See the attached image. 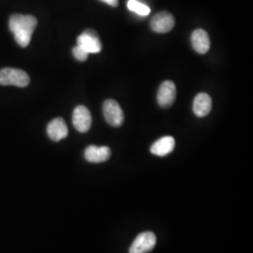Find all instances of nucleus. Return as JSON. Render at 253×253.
I'll return each instance as SVG.
<instances>
[{
  "label": "nucleus",
  "instance_id": "obj_12",
  "mask_svg": "<svg viewBox=\"0 0 253 253\" xmlns=\"http://www.w3.org/2000/svg\"><path fill=\"white\" fill-rule=\"evenodd\" d=\"M175 146V141L172 136H164L156 141L150 147V152L159 157H164L172 152Z\"/></svg>",
  "mask_w": 253,
  "mask_h": 253
},
{
  "label": "nucleus",
  "instance_id": "obj_8",
  "mask_svg": "<svg viewBox=\"0 0 253 253\" xmlns=\"http://www.w3.org/2000/svg\"><path fill=\"white\" fill-rule=\"evenodd\" d=\"M176 97V87L172 81L163 82L158 91V103L163 108H169Z\"/></svg>",
  "mask_w": 253,
  "mask_h": 253
},
{
  "label": "nucleus",
  "instance_id": "obj_7",
  "mask_svg": "<svg viewBox=\"0 0 253 253\" xmlns=\"http://www.w3.org/2000/svg\"><path fill=\"white\" fill-rule=\"evenodd\" d=\"M174 24L175 21L170 12L162 11L154 16L151 20L150 26L154 32L164 34L171 31L174 27Z\"/></svg>",
  "mask_w": 253,
  "mask_h": 253
},
{
  "label": "nucleus",
  "instance_id": "obj_6",
  "mask_svg": "<svg viewBox=\"0 0 253 253\" xmlns=\"http://www.w3.org/2000/svg\"><path fill=\"white\" fill-rule=\"evenodd\" d=\"M73 124L77 131L82 133L87 132L92 125V117L89 110L84 105H79L74 109Z\"/></svg>",
  "mask_w": 253,
  "mask_h": 253
},
{
  "label": "nucleus",
  "instance_id": "obj_5",
  "mask_svg": "<svg viewBox=\"0 0 253 253\" xmlns=\"http://www.w3.org/2000/svg\"><path fill=\"white\" fill-rule=\"evenodd\" d=\"M157 242L156 235L152 232H144L138 235L134 239L133 243L130 246L129 253H150Z\"/></svg>",
  "mask_w": 253,
  "mask_h": 253
},
{
  "label": "nucleus",
  "instance_id": "obj_16",
  "mask_svg": "<svg viewBox=\"0 0 253 253\" xmlns=\"http://www.w3.org/2000/svg\"><path fill=\"white\" fill-rule=\"evenodd\" d=\"M104 3H106L109 6H112V7H118V0H100Z\"/></svg>",
  "mask_w": 253,
  "mask_h": 253
},
{
  "label": "nucleus",
  "instance_id": "obj_13",
  "mask_svg": "<svg viewBox=\"0 0 253 253\" xmlns=\"http://www.w3.org/2000/svg\"><path fill=\"white\" fill-rule=\"evenodd\" d=\"M212 109V100L207 93L198 94L193 101V112L196 117H207Z\"/></svg>",
  "mask_w": 253,
  "mask_h": 253
},
{
  "label": "nucleus",
  "instance_id": "obj_11",
  "mask_svg": "<svg viewBox=\"0 0 253 253\" xmlns=\"http://www.w3.org/2000/svg\"><path fill=\"white\" fill-rule=\"evenodd\" d=\"M191 44L199 54H207L210 49V39L204 29H196L191 35Z\"/></svg>",
  "mask_w": 253,
  "mask_h": 253
},
{
  "label": "nucleus",
  "instance_id": "obj_2",
  "mask_svg": "<svg viewBox=\"0 0 253 253\" xmlns=\"http://www.w3.org/2000/svg\"><path fill=\"white\" fill-rule=\"evenodd\" d=\"M30 83V78L26 72L6 68L0 71V84L1 85H15L18 87H26Z\"/></svg>",
  "mask_w": 253,
  "mask_h": 253
},
{
  "label": "nucleus",
  "instance_id": "obj_9",
  "mask_svg": "<svg viewBox=\"0 0 253 253\" xmlns=\"http://www.w3.org/2000/svg\"><path fill=\"white\" fill-rule=\"evenodd\" d=\"M47 134L54 142H59L69 134V129L63 118L53 119L47 126Z\"/></svg>",
  "mask_w": 253,
  "mask_h": 253
},
{
  "label": "nucleus",
  "instance_id": "obj_4",
  "mask_svg": "<svg viewBox=\"0 0 253 253\" xmlns=\"http://www.w3.org/2000/svg\"><path fill=\"white\" fill-rule=\"evenodd\" d=\"M102 110L104 118L108 124L113 126H122L124 122V113L117 100H105Z\"/></svg>",
  "mask_w": 253,
  "mask_h": 253
},
{
  "label": "nucleus",
  "instance_id": "obj_1",
  "mask_svg": "<svg viewBox=\"0 0 253 253\" xmlns=\"http://www.w3.org/2000/svg\"><path fill=\"white\" fill-rule=\"evenodd\" d=\"M38 21L32 15L13 14L9 22V30L13 33L15 42L21 47H27L36 29Z\"/></svg>",
  "mask_w": 253,
  "mask_h": 253
},
{
  "label": "nucleus",
  "instance_id": "obj_14",
  "mask_svg": "<svg viewBox=\"0 0 253 253\" xmlns=\"http://www.w3.org/2000/svg\"><path fill=\"white\" fill-rule=\"evenodd\" d=\"M126 6L129 10L142 16H146L150 13V8L138 0H128Z\"/></svg>",
  "mask_w": 253,
  "mask_h": 253
},
{
  "label": "nucleus",
  "instance_id": "obj_15",
  "mask_svg": "<svg viewBox=\"0 0 253 253\" xmlns=\"http://www.w3.org/2000/svg\"><path fill=\"white\" fill-rule=\"evenodd\" d=\"M73 54L74 57L79 61H85L88 57V53L85 52L80 46L76 45L73 47Z\"/></svg>",
  "mask_w": 253,
  "mask_h": 253
},
{
  "label": "nucleus",
  "instance_id": "obj_3",
  "mask_svg": "<svg viewBox=\"0 0 253 253\" xmlns=\"http://www.w3.org/2000/svg\"><path fill=\"white\" fill-rule=\"evenodd\" d=\"M77 45L80 46L88 54L100 53L102 49L100 39L98 33L92 29L84 31L77 38Z\"/></svg>",
  "mask_w": 253,
  "mask_h": 253
},
{
  "label": "nucleus",
  "instance_id": "obj_10",
  "mask_svg": "<svg viewBox=\"0 0 253 253\" xmlns=\"http://www.w3.org/2000/svg\"><path fill=\"white\" fill-rule=\"evenodd\" d=\"M111 157V149L108 146L89 145L84 151L85 160L91 163L107 162Z\"/></svg>",
  "mask_w": 253,
  "mask_h": 253
}]
</instances>
